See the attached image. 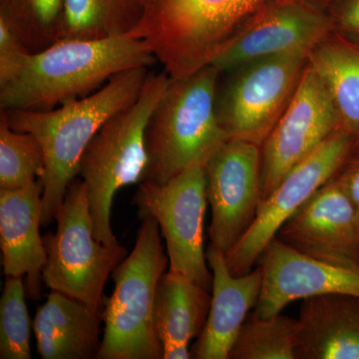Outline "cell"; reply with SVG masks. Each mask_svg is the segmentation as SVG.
Here are the masks:
<instances>
[{"instance_id": "cell-25", "label": "cell", "mask_w": 359, "mask_h": 359, "mask_svg": "<svg viewBox=\"0 0 359 359\" xmlns=\"http://www.w3.org/2000/svg\"><path fill=\"white\" fill-rule=\"evenodd\" d=\"M43 149L32 134L11 129L0 116V190H16L41 179Z\"/></svg>"}, {"instance_id": "cell-2", "label": "cell", "mask_w": 359, "mask_h": 359, "mask_svg": "<svg viewBox=\"0 0 359 359\" xmlns=\"http://www.w3.org/2000/svg\"><path fill=\"white\" fill-rule=\"evenodd\" d=\"M148 73L146 67L124 71L90 95L55 109L1 111L11 129L32 134L43 149L42 226L55 221L90 141L104 123L137 100Z\"/></svg>"}, {"instance_id": "cell-20", "label": "cell", "mask_w": 359, "mask_h": 359, "mask_svg": "<svg viewBox=\"0 0 359 359\" xmlns=\"http://www.w3.org/2000/svg\"><path fill=\"white\" fill-rule=\"evenodd\" d=\"M209 292L176 271L162 276L154 302V325L161 344L168 340L189 344L200 337L211 308Z\"/></svg>"}, {"instance_id": "cell-13", "label": "cell", "mask_w": 359, "mask_h": 359, "mask_svg": "<svg viewBox=\"0 0 359 359\" xmlns=\"http://www.w3.org/2000/svg\"><path fill=\"white\" fill-rule=\"evenodd\" d=\"M332 32L327 11L309 0H275L262 9L249 25L211 65L219 71L269 56L309 54Z\"/></svg>"}, {"instance_id": "cell-8", "label": "cell", "mask_w": 359, "mask_h": 359, "mask_svg": "<svg viewBox=\"0 0 359 359\" xmlns=\"http://www.w3.org/2000/svg\"><path fill=\"white\" fill-rule=\"evenodd\" d=\"M309 54L289 53L250 61L219 72L217 117L229 138L261 147L289 105Z\"/></svg>"}, {"instance_id": "cell-6", "label": "cell", "mask_w": 359, "mask_h": 359, "mask_svg": "<svg viewBox=\"0 0 359 359\" xmlns=\"http://www.w3.org/2000/svg\"><path fill=\"white\" fill-rule=\"evenodd\" d=\"M168 263L159 224L151 217L142 218L133 250L111 275L114 290L105 299L97 359H163L154 302Z\"/></svg>"}, {"instance_id": "cell-29", "label": "cell", "mask_w": 359, "mask_h": 359, "mask_svg": "<svg viewBox=\"0 0 359 359\" xmlns=\"http://www.w3.org/2000/svg\"><path fill=\"white\" fill-rule=\"evenodd\" d=\"M163 359H190L192 351H189V344L185 342L168 341L162 342Z\"/></svg>"}, {"instance_id": "cell-9", "label": "cell", "mask_w": 359, "mask_h": 359, "mask_svg": "<svg viewBox=\"0 0 359 359\" xmlns=\"http://www.w3.org/2000/svg\"><path fill=\"white\" fill-rule=\"evenodd\" d=\"M132 203L141 219L151 217L159 224L170 271L211 290L212 275L204 252V221L209 204L204 165H192L166 183L141 182Z\"/></svg>"}, {"instance_id": "cell-5", "label": "cell", "mask_w": 359, "mask_h": 359, "mask_svg": "<svg viewBox=\"0 0 359 359\" xmlns=\"http://www.w3.org/2000/svg\"><path fill=\"white\" fill-rule=\"evenodd\" d=\"M170 79L166 71L149 72L137 100L104 123L80 160L78 175L86 185L94 233L103 244H119L111 226L113 200L123 187L143 178L146 127Z\"/></svg>"}, {"instance_id": "cell-27", "label": "cell", "mask_w": 359, "mask_h": 359, "mask_svg": "<svg viewBox=\"0 0 359 359\" xmlns=\"http://www.w3.org/2000/svg\"><path fill=\"white\" fill-rule=\"evenodd\" d=\"M332 32L359 47V0H339L327 9Z\"/></svg>"}, {"instance_id": "cell-22", "label": "cell", "mask_w": 359, "mask_h": 359, "mask_svg": "<svg viewBox=\"0 0 359 359\" xmlns=\"http://www.w3.org/2000/svg\"><path fill=\"white\" fill-rule=\"evenodd\" d=\"M143 0H65L62 39H101L130 34Z\"/></svg>"}, {"instance_id": "cell-10", "label": "cell", "mask_w": 359, "mask_h": 359, "mask_svg": "<svg viewBox=\"0 0 359 359\" xmlns=\"http://www.w3.org/2000/svg\"><path fill=\"white\" fill-rule=\"evenodd\" d=\"M356 139L342 128L320 144L308 157L292 168L273 192L259 205L257 218L237 245L224 255L233 276L252 271L259 256L276 238L278 229L320 187L334 178L351 154Z\"/></svg>"}, {"instance_id": "cell-23", "label": "cell", "mask_w": 359, "mask_h": 359, "mask_svg": "<svg viewBox=\"0 0 359 359\" xmlns=\"http://www.w3.org/2000/svg\"><path fill=\"white\" fill-rule=\"evenodd\" d=\"M0 20L28 51L44 50L62 39L65 0H0Z\"/></svg>"}, {"instance_id": "cell-26", "label": "cell", "mask_w": 359, "mask_h": 359, "mask_svg": "<svg viewBox=\"0 0 359 359\" xmlns=\"http://www.w3.org/2000/svg\"><path fill=\"white\" fill-rule=\"evenodd\" d=\"M23 278L6 276L0 299V358L30 359L29 313Z\"/></svg>"}, {"instance_id": "cell-7", "label": "cell", "mask_w": 359, "mask_h": 359, "mask_svg": "<svg viewBox=\"0 0 359 359\" xmlns=\"http://www.w3.org/2000/svg\"><path fill=\"white\" fill-rule=\"evenodd\" d=\"M55 222V233L43 236L45 285L104 311V287L127 249L120 243L106 245L97 240L83 180L75 179L68 187Z\"/></svg>"}, {"instance_id": "cell-30", "label": "cell", "mask_w": 359, "mask_h": 359, "mask_svg": "<svg viewBox=\"0 0 359 359\" xmlns=\"http://www.w3.org/2000/svg\"><path fill=\"white\" fill-rule=\"evenodd\" d=\"M309 1L313 2L316 6L327 11V9L330 8V6H334V4L339 2V0H309Z\"/></svg>"}, {"instance_id": "cell-4", "label": "cell", "mask_w": 359, "mask_h": 359, "mask_svg": "<svg viewBox=\"0 0 359 359\" xmlns=\"http://www.w3.org/2000/svg\"><path fill=\"white\" fill-rule=\"evenodd\" d=\"M219 76L208 65L170 79L146 127L147 164L141 182L166 183L192 165H204L230 139L215 106Z\"/></svg>"}, {"instance_id": "cell-16", "label": "cell", "mask_w": 359, "mask_h": 359, "mask_svg": "<svg viewBox=\"0 0 359 359\" xmlns=\"http://www.w3.org/2000/svg\"><path fill=\"white\" fill-rule=\"evenodd\" d=\"M41 180L16 189L0 190V247L6 276H26V297H41L42 271L46 263L43 237Z\"/></svg>"}, {"instance_id": "cell-15", "label": "cell", "mask_w": 359, "mask_h": 359, "mask_svg": "<svg viewBox=\"0 0 359 359\" xmlns=\"http://www.w3.org/2000/svg\"><path fill=\"white\" fill-rule=\"evenodd\" d=\"M263 285L255 313L269 318L290 302L323 294L359 297V268H344L306 256L273 238L259 256Z\"/></svg>"}, {"instance_id": "cell-12", "label": "cell", "mask_w": 359, "mask_h": 359, "mask_svg": "<svg viewBox=\"0 0 359 359\" xmlns=\"http://www.w3.org/2000/svg\"><path fill=\"white\" fill-rule=\"evenodd\" d=\"M340 128L330 93L308 62L292 100L261 146L262 203L292 168Z\"/></svg>"}, {"instance_id": "cell-17", "label": "cell", "mask_w": 359, "mask_h": 359, "mask_svg": "<svg viewBox=\"0 0 359 359\" xmlns=\"http://www.w3.org/2000/svg\"><path fill=\"white\" fill-rule=\"evenodd\" d=\"M205 256L212 275V304L192 358L229 359L248 313L259 301L263 271L259 266L247 275L233 276L223 252L209 245Z\"/></svg>"}, {"instance_id": "cell-19", "label": "cell", "mask_w": 359, "mask_h": 359, "mask_svg": "<svg viewBox=\"0 0 359 359\" xmlns=\"http://www.w3.org/2000/svg\"><path fill=\"white\" fill-rule=\"evenodd\" d=\"M103 311L51 290L32 323L37 353L43 359L96 358Z\"/></svg>"}, {"instance_id": "cell-28", "label": "cell", "mask_w": 359, "mask_h": 359, "mask_svg": "<svg viewBox=\"0 0 359 359\" xmlns=\"http://www.w3.org/2000/svg\"><path fill=\"white\" fill-rule=\"evenodd\" d=\"M334 178L353 205L359 229V140Z\"/></svg>"}, {"instance_id": "cell-3", "label": "cell", "mask_w": 359, "mask_h": 359, "mask_svg": "<svg viewBox=\"0 0 359 359\" xmlns=\"http://www.w3.org/2000/svg\"><path fill=\"white\" fill-rule=\"evenodd\" d=\"M275 0H143L129 35L148 45L171 78L211 65Z\"/></svg>"}, {"instance_id": "cell-21", "label": "cell", "mask_w": 359, "mask_h": 359, "mask_svg": "<svg viewBox=\"0 0 359 359\" xmlns=\"http://www.w3.org/2000/svg\"><path fill=\"white\" fill-rule=\"evenodd\" d=\"M309 63L330 93L340 126L359 140V47L330 32L309 52Z\"/></svg>"}, {"instance_id": "cell-1", "label": "cell", "mask_w": 359, "mask_h": 359, "mask_svg": "<svg viewBox=\"0 0 359 359\" xmlns=\"http://www.w3.org/2000/svg\"><path fill=\"white\" fill-rule=\"evenodd\" d=\"M158 62L145 41L129 34L65 39L26 53L0 76L1 111H49L83 98L119 73Z\"/></svg>"}, {"instance_id": "cell-14", "label": "cell", "mask_w": 359, "mask_h": 359, "mask_svg": "<svg viewBox=\"0 0 359 359\" xmlns=\"http://www.w3.org/2000/svg\"><path fill=\"white\" fill-rule=\"evenodd\" d=\"M276 238L306 256L359 268V229L353 205L334 178L278 229Z\"/></svg>"}, {"instance_id": "cell-18", "label": "cell", "mask_w": 359, "mask_h": 359, "mask_svg": "<svg viewBox=\"0 0 359 359\" xmlns=\"http://www.w3.org/2000/svg\"><path fill=\"white\" fill-rule=\"evenodd\" d=\"M297 359H359V297L323 294L302 299Z\"/></svg>"}, {"instance_id": "cell-11", "label": "cell", "mask_w": 359, "mask_h": 359, "mask_svg": "<svg viewBox=\"0 0 359 359\" xmlns=\"http://www.w3.org/2000/svg\"><path fill=\"white\" fill-rule=\"evenodd\" d=\"M204 171L212 209L210 245L226 255L250 230L262 204L261 147L230 138L205 163Z\"/></svg>"}, {"instance_id": "cell-24", "label": "cell", "mask_w": 359, "mask_h": 359, "mask_svg": "<svg viewBox=\"0 0 359 359\" xmlns=\"http://www.w3.org/2000/svg\"><path fill=\"white\" fill-rule=\"evenodd\" d=\"M297 320L276 314H250L231 347L229 359H297Z\"/></svg>"}]
</instances>
